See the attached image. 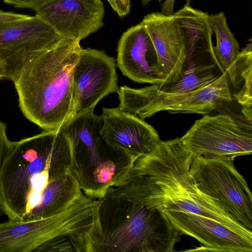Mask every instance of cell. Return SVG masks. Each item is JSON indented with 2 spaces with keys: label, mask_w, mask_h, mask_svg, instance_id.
<instances>
[{
  "label": "cell",
  "mask_w": 252,
  "mask_h": 252,
  "mask_svg": "<svg viewBox=\"0 0 252 252\" xmlns=\"http://www.w3.org/2000/svg\"><path fill=\"white\" fill-rule=\"evenodd\" d=\"M192 158L180 138L160 140L151 152L135 160L126 180L110 189L105 196L140 203L159 211L207 217L252 238V231L199 189L190 171Z\"/></svg>",
  "instance_id": "cell-1"
},
{
  "label": "cell",
  "mask_w": 252,
  "mask_h": 252,
  "mask_svg": "<svg viewBox=\"0 0 252 252\" xmlns=\"http://www.w3.org/2000/svg\"><path fill=\"white\" fill-rule=\"evenodd\" d=\"M81 49L80 41L62 39L31 60L14 82L21 112L43 130L59 129L75 116L73 76Z\"/></svg>",
  "instance_id": "cell-2"
},
{
  "label": "cell",
  "mask_w": 252,
  "mask_h": 252,
  "mask_svg": "<svg viewBox=\"0 0 252 252\" xmlns=\"http://www.w3.org/2000/svg\"><path fill=\"white\" fill-rule=\"evenodd\" d=\"M98 200L93 252L175 251L180 233L163 212L120 197Z\"/></svg>",
  "instance_id": "cell-3"
},
{
  "label": "cell",
  "mask_w": 252,
  "mask_h": 252,
  "mask_svg": "<svg viewBox=\"0 0 252 252\" xmlns=\"http://www.w3.org/2000/svg\"><path fill=\"white\" fill-rule=\"evenodd\" d=\"M102 116L90 111L76 115L60 129L69 150V167L83 193L102 198L127 179L135 160L108 144L100 131Z\"/></svg>",
  "instance_id": "cell-4"
},
{
  "label": "cell",
  "mask_w": 252,
  "mask_h": 252,
  "mask_svg": "<svg viewBox=\"0 0 252 252\" xmlns=\"http://www.w3.org/2000/svg\"><path fill=\"white\" fill-rule=\"evenodd\" d=\"M93 224V213L84 200L63 212L29 221L0 223V252H35L40 246L49 252L71 248L83 239Z\"/></svg>",
  "instance_id": "cell-5"
},
{
  "label": "cell",
  "mask_w": 252,
  "mask_h": 252,
  "mask_svg": "<svg viewBox=\"0 0 252 252\" xmlns=\"http://www.w3.org/2000/svg\"><path fill=\"white\" fill-rule=\"evenodd\" d=\"M69 144L61 129L45 130L14 142L3 164L0 194L4 215H10L28 180L47 168L63 170L69 166Z\"/></svg>",
  "instance_id": "cell-6"
},
{
  "label": "cell",
  "mask_w": 252,
  "mask_h": 252,
  "mask_svg": "<svg viewBox=\"0 0 252 252\" xmlns=\"http://www.w3.org/2000/svg\"><path fill=\"white\" fill-rule=\"evenodd\" d=\"M193 156L232 159L252 153V122L228 113L206 114L180 138Z\"/></svg>",
  "instance_id": "cell-7"
},
{
  "label": "cell",
  "mask_w": 252,
  "mask_h": 252,
  "mask_svg": "<svg viewBox=\"0 0 252 252\" xmlns=\"http://www.w3.org/2000/svg\"><path fill=\"white\" fill-rule=\"evenodd\" d=\"M233 160L193 156L190 173L201 191L252 231V192Z\"/></svg>",
  "instance_id": "cell-8"
},
{
  "label": "cell",
  "mask_w": 252,
  "mask_h": 252,
  "mask_svg": "<svg viewBox=\"0 0 252 252\" xmlns=\"http://www.w3.org/2000/svg\"><path fill=\"white\" fill-rule=\"evenodd\" d=\"M62 39L36 15L0 25V63L5 78L15 81L31 60Z\"/></svg>",
  "instance_id": "cell-9"
},
{
  "label": "cell",
  "mask_w": 252,
  "mask_h": 252,
  "mask_svg": "<svg viewBox=\"0 0 252 252\" xmlns=\"http://www.w3.org/2000/svg\"><path fill=\"white\" fill-rule=\"evenodd\" d=\"M116 61L102 50L81 49L73 76L75 116L94 111L98 102L118 92Z\"/></svg>",
  "instance_id": "cell-10"
},
{
  "label": "cell",
  "mask_w": 252,
  "mask_h": 252,
  "mask_svg": "<svg viewBox=\"0 0 252 252\" xmlns=\"http://www.w3.org/2000/svg\"><path fill=\"white\" fill-rule=\"evenodd\" d=\"M35 11L62 39L80 42L104 24L105 8L101 0H51Z\"/></svg>",
  "instance_id": "cell-11"
},
{
  "label": "cell",
  "mask_w": 252,
  "mask_h": 252,
  "mask_svg": "<svg viewBox=\"0 0 252 252\" xmlns=\"http://www.w3.org/2000/svg\"><path fill=\"white\" fill-rule=\"evenodd\" d=\"M101 116L102 137L110 145L135 160L151 152L161 140L153 126L118 106L103 108Z\"/></svg>",
  "instance_id": "cell-12"
},
{
  "label": "cell",
  "mask_w": 252,
  "mask_h": 252,
  "mask_svg": "<svg viewBox=\"0 0 252 252\" xmlns=\"http://www.w3.org/2000/svg\"><path fill=\"white\" fill-rule=\"evenodd\" d=\"M232 100L229 80L225 72L211 83L182 93H168L158 90L151 101L140 110L136 116L145 120L157 113L209 114L221 103Z\"/></svg>",
  "instance_id": "cell-13"
},
{
  "label": "cell",
  "mask_w": 252,
  "mask_h": 252,
  "mask_svg": "<svg viewBox=\"0 0 252 252\" xmlns=\"http://www.w3.org/2000/svg\"><path fill=\"white\" fill-rule=\"evenodd\" d=\"M163 212L180 234L192 237L203 245L188 251L252 252V238L213 220L182 211L166 210Z\"/></svg>",
  "instance_id": "cell-14"
},
{
  "label": "cell",
  "mask_w": 252,
  "mask_h": 252,
  "mask_svg": "<svg viewBox=\"0 0 252 252\" xmlns=\"http://www.w3.org/2000/svg\"><path fill=\"white\" fill-rule=\"evenodd\" d=\"M141 22L155 47L158 72L164 84L176 81L182 75L187 52L183 34L173 14L151 13Z\"/></svg>",
  "instance_id": "cell-15"
},
{
  "label": "cell",
  "mask_w": 252,
  "mask_h": 252,
  "mask_svg": "<svg viewBox=\"0 0 252 252\" xmlns=\"http://www.w3.org/2000/svg\"><path fill=\"white\" fill-rule=\"evenodd\" d=\"M117 65L123 75L134 82L158 86L164 83L158 72L155 47L141 22L122 34L118 44Z\"/></svg>",
  "instance_id": "cell-16"
},
{
  "label": "cell",
  "mask_w": 252,
  "mask_h": 252,
  "mask_svg": "<svg viewBox=\"0 0 252 252\" xmlns=\"http://www.w3.org/2000/svg\"><path fill=\"white\" fill-rule=\"evenodd\" d=\"M84 195L78 181L68 167L50 180L42 194L39 206L29 220L59 214L69 208Z\"/></svg>",
  "instance_id": "cell-17"
},
{
  "label": "cell",
  "mask_w": 252,
  "mask_h": 252,
  "mask_svg": "<svg viewBox=\"0 0 252 252\" xmlns=\"http://www.w3.org/2000/svg\"><path fill=\"white\" fill-rule=\"evenodd\" d=\"M224 72L215 58L187 60L180 77L174 82L158 86V90L168 93L193 91L211 83Z\"/></svg>",
  "instance_id": "cell-18"
},
{
  "label": "cell",
  "mask_w": 252,
  "mask_h": 252,
  "mask_svg": "<svg viewBox=\"0 0 252 252\" xmlns=\"http://www.w3.org/2000/svg\"><path fill=\"white\" fill-rule=\"evenodd\" d=\"M208 22L216 38L213 52L217 62L234 86L239 82L236 61L240 51L238 41L229 29L224 13L208 15Z\"/></svg>",
  "instance_id": "cell-19"
},
{
  "label": "cell",
  "mask_w": 252,
  "mask_h": 252,
  "mask_svg": "<svg viewBox=\"0 0 252 252\" xmlns=\"http://www.w3.org/2000/svg\"><path fill=\"white\" fill-rule=\"evenodd\" d=\"M236 66L239 81L244 80L241 90L233 94L242 106L243 116L252 122V43L242 49L238 54Z\"/></svg>",
  "instance_id": "cell-20"
},
{
  "label": "cell",
  "mask_w": 252,
  "mask_h": 252,
  "mask_svg": "<svg viewBox=\"0 0 252 252\" xmlns=\"http://www.w3.org/2000/svg\"><path fill=\"white\" fill-rule=\"evenodd\" d=\"M6 125L0 120V178L3 164L12 152L14 142L10 141L6 135ZM0 194V217L4 215Z\"/></svg>",
  "instance_id": "cell-21"
},
{
  "label": "cell",
  "mask_w": 252,
  "mask_h": 252,
  "mask_svg": "<svg viewBox=\"0 0 252 252\" xmlns=\"http://www.w3.org/2000/svg\"><path fill=\"white\" fill-rule=\"evenodd\" d=\"M5 3L20 8H30L35 10L42 4L51 0H2Z\"/></svg>",
  "instance_id": "cell-22"
},
{
  "label": "cell",
  "mask_w": 252,
  "mask_h": 252,
  "mask_svg": "<svg viewBox=\"0 0 252 252\" xmlns=\"http://www.w3.org/2000/svg\"><path fill=\"white\" fill-rule=\"evenodd\" d=\"M118 15L123 17L130 11L131 0H107Z\"/></svg>",
  "instance_id": "cell-23"
},
{
  "label": "cell",
  "mask_w": 252,
  "mask_h": 252,
  "mask_svg": "<svg viewBox=\"0 0 252 252\" xmlns=\"http://www.w3.org/2000/svg\"><path fill=\"white\" fill-rule=\"evenodd\" d=\"M29 15L18 14L13 12L4 11L0 10V25L29 17Z\"/></svg>",
  "instance_id": "cell-24"
},
{
  "label": "cell",
  "mask_w": 252,
  "mask_h": 252,
  "mask_svg": "<svg viewBox=\"0 0 252 252\" xmlns=\"http://www.w3.org/2000/svg\"><path fill=\"white\" fill-rule=\"evenodd\" d=\"M175 0H164L161 5V13L169 15L173 14Z\"/></svg>",
  "instance_id": "cell-25"
},
{
  "label": "cell",
  "mask_w": 252,
  "mask_h": 252,
  "mask_svg": "<svg viewBox=\"0 0 252 252\" xmlns=\"http://www.w3.org/2000/svg\"><path fill=\"white\" fill-rule=\"evenodd\" d=\"M3 78H5L4 72L3 68L0 63V80Z\"/></svg>",
  "instance_id": "cell-26"
},
{
  "label": "cell",
  "mask_w": 252,
  "mask_h": 252,
  "mask_svg": "<svg viewBox=\"0 0 252 252\" xmlns=\"http://www.w3.org/2000/svg\"><path fill=\"white\" fill-rule=\"evenodd\" d=\"M153 0H141V2H142L143 5H146L147 3H148L149 2L152 1ZM159 2H161L162 0H157Z\"/></svg>",
  "instance_id": "cell-27"
},
{
  "label": "cell",
  "mask_w": 252,
  "mask_h": 252,
  "mask_svg": "<svg viewBox=\"0 0 252 252\" xmlns=\"http://www.w3.org/2000/svg\"><path fill=\"white\" fill-rule=\"evenodd\" d=\"M191 0H186V4L190 5Z\"/></svg>",
  "instance_id": "cell-28"
}]
</instances>
